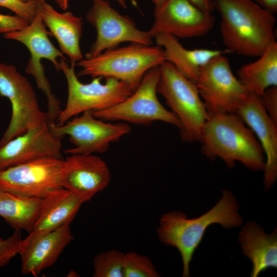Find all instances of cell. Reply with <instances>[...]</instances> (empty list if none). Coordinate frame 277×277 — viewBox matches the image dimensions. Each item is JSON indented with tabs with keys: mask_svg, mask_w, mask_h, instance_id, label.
Segmentation results:
<instances>
[{
	"mask_svg": "<svg viewBox=\"0 0 277 277\" xmlns=\"http://www.w3.org/2000/svg\"><path fill=\"white\" fill-rule=\"evenodd\" d=\"M159 68L157 92L179 120L181 138L189 143L199 141L209 115L195 84L182 75L170 62H164Z\"/></svg>",
	"mask_w": 277,
	"mask_h": 277,
	"instance_id": "cell-5",
	"label": "cell"
},
{
	"mask_svg": "<svg viewBox=\"0 0 277 277\" xmlns=\"http://www.w3.org/2000/svg\"><path fill=\"white\" fill-rule=\"evenodd\" d=\"M41 4L33 2H24L21 0H0V7L11 10L16 15L30 22L36 14Z\"/></svg>",
	"mask_w": 277,
	"mask_h": 277,
	"instance_id": "cell-28",
	"label": "cell"
},
{
	"mask_svg": "<svg viewBox=\"0 0 277 277\" xmlns=\"http://www.w3.org/2000/svg\"><path fill=\"white\" fill-rule=\"evenodd\" d=\"M154 21L149 30L154 38L159 33L175 37L189 38L205 35L212 29L214 18L189 0H168L160 8H155Z\"/></svg>",
	"mask_w": 277,
	"mask_h": 277,
	"instance_id": "cell-14",
	"label": "cell"
},
{
	"mask_svg": "<svg viewBox=\"0 0 277 277\" xmlns=\"http://www.w3.org/2000/svg\"><path fill=\"white\" fill-rule=\"evenodd\" d=\"M69 225H65L40 236L19 254L23 274L37 276L52 266L73 240Z\"/></svg>",
	"mask_w": 277,
	"mask_h": 277,
	"instance_id": "cell-19",
	"label": "cell"
},
{
	"mask_svg": "<svg viewBox=\"0 0 277 277\" xmlns=\"http://www.w3.org/2000/svg\"><path fill=\"white\" fill-rule=\"evenodd\" d=\"M22 240L21 230H15L12 234L6 239L0 236V267L6 266L19 253Z\"/></svg>",
	"mask_w": 277,
	"mask_h": 277,
	"instance_id": "cell-27",
	"label": "cell"
},
{
	"mask_svg": "<svg viewBox=\"0 0 277 277\" xmlns=\"http://www.w3.org/2000/svg\"><path fill=\"white\" fill-rule=\"evenodd\" d=\"M66 58H60V69L66 79L68 87L67 103L55 121L62 125L86 111H96L109 108L123 101L134 91L127 83L112 77H93L88 84L81 82L75 74V64L69 65Z\"/></svg>",
	"mask_w": 277,
	"mask_h": 277,
	"instance_id": "cell-6",
	"label": "cell"
},
{
	"mask_svg": "<svg viewBox=\"0 0 277 277\" xmlns=\"http://www.w3.org/2000/svg\"><path fill=\"white\" fill-rule=\"evenodd\" d=\"M162 47L138 43L107 50L76 64L82 68L79 76L112 77L122 81L135 90L145 73L165 62Z\"/></svg>",
	"mask_w": 277,
	"mask_h": 277,
	"instance_id": "cell-4",
	"label": "cell"
},
{
	"mask_svg": "<svg viewBox=\"0 0 277 277\" xmlns=\"http://www.w3.org/2000/svg\"><path fill=\"white\" fill-rule=\"evenodd\" d=\"M86 202L84 199L63 187L42 199L32 229L28 235L22 239L19 253L43 235L63 225H70Z\"/></svg>",
	"mask_w": 277,
	"mask_h": 277,
	"instance_id": "cell-18",
	"label": "cell"
},
{
	"mask_svg": "<svg viewBox=\"0 0 277 277\" xmlns=\"http://www.w3.org/2000/svg\"><path fill=\"white\" fill-rule=\"evenodd\" d=\"M125 253L111 250L97 254L93 259V277H124Z\"/></svg>",
	"mask_w": 277,
	"mask_h": 277,
	"instance_id": "cell-25",
	"label": "cell"
},
{
	"mask_svg": "<svg viewBox=\"0 0 277 277\" xmlns=\"http://www.w3.org/2000/svg\"><path fill=\"white\" fill-rule=\"evenodd\" d=\"M124 277H159L151 260L148 256L131 251L125 254Z\"/></svg>",
	"mask_w": 277,
	"mask_h": 277,
	"instance_id": "cell-26",
	"label": "cell"
},
{
	"mask_svg": "<svg viewBox=\"0 0 277 277\" xmlns=\"http://www.w3.org/2000/svg\"><path fill=\"white\" fill-rule=\"evenodd\" d=\"M50 32L46 30L38 9L29 24L22 29L4 34L5 38L24 44L30 53L26 72L35 79L38 89L45 95L47 102L46 112L50 123H55L62 109L60 100L52 92L45 74L42 59L49 60L57 71H61L58 58H66L50 41Z\"/></svg>",
	"mask_w": 277,
	"mask_h": 277,
	"instance_id": "cell-8",
	"label": "cell"
},
{
	"mask_svg": "<svg viewBox=\"0 0 277 277\" xmlns=\"http://www.w3.org/2000/svg\"><path fill=\"white\" fill-rule=\"evenodd\" d=\"M43 21L58 42L60 51L67 55L71 64L83 58L80 42L82 35V18L70 11L60 13L45 2L39 6Z\"/></svg>",
	"mask_w": 277,
	"mask_h": 277,
	"instance_id": "cell-20",
	"label": "cell"
},
{
	"mask_svg": "<svg viewBox=\"0 0 277 277\" xmlns=\"http://www.w3.org/2000/svg\"><path fill=\"white\" fill-rule=\"evenodd\" d=\"M193 5L202 11L212 13L215 10L213 0H189Z\"/></svg>",
	"mask_w": 277,
	"mask_h": 277,
	"instance_id": "cell-31",
	"label": "cell"
},
{
	"mask_svg": "<svg viewBox=\"0 0 277 277\" xmlns=\"http://www.w3.org/2000/svg\"><path fill=\"white\" fill-rule=\"evenodd\" d=\"M51 132L63 138L69 136L74 147L64 150L69 154H91L105 152L112 143L118 141L131 131L130 125L122 122H106L86 111L62 125L49 124Z\"/></svg>",
	"mask_w": 277,
	"mask_h": 277,
	"instance_id": "cell-11",
	"label": "cell"
},
{
	"mask_svg": "<svg viewBox=\"0 0 277 277\" xmlns=\"http://www.w3.org/2000/svg\"><path fill=\"white\" fill-rule=\"evenodd\" d=\"M41 201L42 199L22 196L0 189V216L14 230L29 233Z\"/></svg>",
	"mask_w": 277,
	"mask_h": 277,
	"instance_id": "cell-24",
	"label": "cell"
},
{
	"mask_svg": "<svg viewBox=\"0 0 277 277\" xmlns=\"http://www.w3.org/2000/svg\"><path fill=\"white\" fill-rule=\"evenodd\" d=\"M58 6L63 10H66L69 6V0H55Z\"/></svg>",
	"mask_w": 277,
	"mask_h": 277,
	"instance_id": "cell-33",
	"label": "cell"
},
{
	"mask_svg": "<svg viewBox=\"0 0 277 277\" xmlns=\"http://www.w3.org/2000/svg\"><path fill=\"white\" fill-rule=\"evenodd\" d=\"M261 96L268 114L277 124V86L268 88Z\"/></svg>",
	"mask_w": 277,
	"mask_h": 277,
	"instance_id": "cell-30",
	"label": "cell"
},
{
	"mask_svg": "<svg viewBox=\"0 0 277 277\" xmlns=\"http://www.w3.org/2000/svg\"><path fill=\"white\" fill-rule=\"evenodd\" d=\"M155 38L157 45L164 50L165 60L171 63L184 77L195 84L201 68L213 57L228 52L208 49H187L176 37L159 33Z\"/></svg>",
	"mask_w": 277,
	"mask_h": 277,
	"instance_id": "cell-22",
	"label": "cell"
},
{
	"mask_svg": "<svg viewBox=\"0 0 277 277\" xmlns=\"http://www.w3.org/2000/svg\"><path fill=\"white\" fill-rule=\"evenodd\" d=\"M236 114L256 136L266 157L264 184L268 190L277 179V124L268 114L261 96L252 93Z\"/></svg>",
	"mask_w": 277,
	"mask_h": 277,
	"instance_id": "cell-17",
	"label": "cell"
},
{
	"mask_svg": "<svg viewBox=\"0 0 277 277\" xmlns=\"http://www.w3.org/2000/svg\"><path fill=\"white\" fill-rule=\"evenodd\" d=\"M0 95L9 100L12 110L0 147L29 129L49 123L46 112L39 108L32 86L13 65L0 63Z\"/></svg>",
	"mask_w": 277,
	"mask_h": 277,
	"instance_id": "cell-9",
	"label": "cell"
},
{
	"mask_svg": "<svg viewBox=\"0 0 277 277\" xmlns=\"http://www.w3.org/2000/svg\"><path fill=\"white\" fill-rule=\"evenodd\" d=\"M239 241L244 255L252 263L251 277L258 276L269 268L277 267V230L266 234L255 222L248 221L242 227Z\"/></svg>",
	"mask_w": 277,
	"mask_h": 277,
	"instance_id": "cell-21",
	"label": "cell"
},
{
	"mask_svg": "<svg viewBox=\"0 0 277 277\" xmlns=\"http://www.w3.org/2000/svg\"><path fill=\"white\" fill-rule=\"evenodd\" d=\"M239 204L233 193L223 191L222 197L210 210L199 217L188 219L180 211H171L161 216L156 232L159 241L176 248L183 261V276H190L193 254L210 226L219 224L225 228L238 227L243 223Z\"/></svg>",
	"mask_w": 277,
	"mask_h": 277,
	"instance_id": "cell-2",
	"label": "cell"
},
{
	"mask_svg": "<svg viewBox=\"0 0 277 277\" xmlns=\"http://www.w3.org/2000/svg\"><path fill=\"white\" fill-rule=\"evenodd\" d=\"M123 7H124V8H126V2H125V0H116ZM132 2V3L136 5V2H135L134 0H131Z\"/></svg>",
	"mask_w": 277,
	"mask_h": 277,
	"instance_id": "cell-35",
	"label": "cell"
},
{
	"mask_svg": "<svg viewBox=\"0 0 277 277\" xmlns=\"http://www.w3.org/2000/svg\"><path fill=\"white\" fill-rule=\"evenodd\" d=\"M160 76L159 66L150 69L129 96L109 108L91 111L93 115L106 122H122L147 126L155 121H161L179 129L180 123L177 118L165 108L157 98Z\"/></svg>",
	"mask_w": 277,
	"mask_h": 277,
	"instance_id": "cell-7",
	"label": "cell"
},
{
	"mask_svg": "<svg viewBox=\"0 0 277 277\" xmlns=\"http://www.w3.org/2000/svg\"><path fill=\"white\" fill-rule=\"evenodd\" d=\"M30 22L20 16L5 15L0 13V33L19 30L27 27Z\"/></svg>",
	"mask_w": 277,
	"mask_h": 277,
	"instance_id": "cell-29",
	"label": "cell"
},
{
	"mask_svg": "<svg viewBox=\"0 0 277 277\" xmlns=\"http://www.w3.org/2000/svg\"><path fill=\"white\" fill-rule=\"evenodd\" d=\"M62 138L49 123L29 129L0 147V170L44 158L64 159Z\"/></svg>",
	"mask_w": 277,
	"mask_h": 277,
	"instance_id": "cell-15",
	"label": "cell"
},
{
	"mask_svg": "<svg viewBox=\"0 0 277 277\" xmlns=\"http://www.w3.org/2000/svg\"><path fill=\"white\" fill-rule=\"evenodd\" d=\"M228 52L259 57L275 42L274 14L252 0H213Z\"/></svg>",
	"mask_w": 277,
	"mask_h": 277,
	"instance_id": "cell-1",
	"label": "cell"
},
{
	"mask_svg": "<svg viewBox=\"0 0 277 277\" xmlns=\"http://www.w3.org/2000/svg\"><path fill=\"white\" fill-rule=\"evenodd\" d=\"M21 1L24 2H36L39 4H42V3L45 2V0H21Z\"/></svg>",
	"mask_w": 277,
	"mask_h": 277,
	"instance_id": "cell-36",
	"label": "cell"
},
{
	"mask_svg": "<svg viewBox=\"0 0 277 277\" xmlns=\"http://www.w3.org/2000/svg\"><path fill=\"white\" fill-rule=\"evenodd\" d=\"M238 78L249 93L262 96L269 87L277 86V43L271 44L255 61L241 67Z\"/></svg>",
	"mask_w": 277,
	"mask_h": 277,
	"instance_id": "cell-23",
	"label": "cell"
},
{
	"mask_svg": "<svg viewBox=\"0 0 277 277\" xmlns=\"http://www.w3.org/2000/svg\"><path fill=\"white\" fill-rule=\"evenodd\" d=\"M255 2L273 14L277 11V0H255Z\"/></svg>",
	"mask_w": 277,
	"mask_h": 277,
	"instance_id": "cell-32",
	"label": "cell"
},
{
	"mask_svg": "<svg viewBox=\"0 0 277 277\" xmlns=\"http://www.w3.org/2000/svg\"><path fill=\"white\" fill-rule=\"evenodd\" d=\"M111 179L110 170L104 160L94 154H70L64 159L62 186L89 201L104 190Z\"/></svg>",
	"mask_w": 277,
	"mask_h": 277,
	"instance_id": "cell-16",
	"label": "cell"
},
{
	"mask_svg": "<svg viewBox=\"0 0 277 277\" xmlns=\"http://www.w3.org/2000/svg\"><path fill=\"white\" fill-rule=\"evenodd\" d=\"M86 19L96 31L95 41L86 53V58L116 48L122 42L152 45L153 37L149 31L138 29L129 17L116 11L107 0H92Z\"/></svg>",
	"mask_w": 277,
	"mask_h": 277,
	"instance_id": "cell-12",
	"label": "cell"
},
{
	"mask_svg": "<svg viewBox=\"0 0 277 277\" xmlns=\"http://www.w3.org/2000/svg\"><path fill=\"white\" fill-rule=\"evenodd\" d=\"M224 54L204 65L195 85L209 115L235 113L249 93L232 73Z\"/></svg>",
	"mask_w": 277,
	"mask_h": 277,
	"instance_id": "cell-10",
	"label": "cell"
},
{
	"mask_svg": "<svg viewBox=\"0 0 277 277\" xmlns=\"http://www.w3.org/2000/svg\"><path fill=\"white\" fill-rule=\"evenodd\" d=\"M64 159L44 158L0 170V189L43 199L62 188Z\"/></svg>",
	"mask_w": 277,
	"mask_h": 277,
	"instance_id": "cell-13",
	"label": "cell"
},
{
	"mask_svg": "<svg viewBox=\"0 0 277 277\" xmlns=\"http://www.w3.org/2000/svg\"><path fill=\"white\" fill-rule=\"evenodd\" d=\"M199 142L205 156L211 160L220 158L230 169L239 161L251 170H264L263 149L253 131L235 113L209 115Z\"/></svg>",
	"mask_w": 277,
	"mask_h": 277,
	"instance_id": "cell-3",
	"label": "cell"
},
{
	"mask_svg": "<svg viewBox=\"0 0 277 277\" xmlns=\"http://www.w3.org/2000/svg\"><path fill=\"white\" fill-rule=\"evenodd\" d=\"M155 5V8H160L168 0H151Z\"/></svg>",
	"mask_w": 277,
	"mask_h": 277,
	"instance_id": "cell-34",
	"label": "cell"
}]
</instances>
